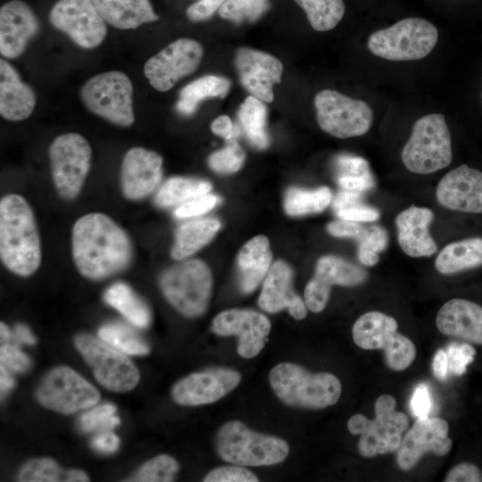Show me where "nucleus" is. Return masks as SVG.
I'll return each instance as SVG.
<instances>
[{
    "label": "nucleus",
    "mask_w": 482,
    "mask_h": 482,
    "mask_svg": "<svg viewBox=\"0 0 482 482\" xmlns=\"http://www.w3.org/2000/svg\"><path fill=\"white\" fill-rule=\"evenodd\" d=\"M71 247L78 270L94 280L120 272L132 259L128 234L112 219L100 212L78 219L72 228Z\"/></svg>",
    "instance_id": "obj_1"
},
{
    "label": "nucleus",
    "mask_w": 482,
    "mask_h": 482,
    "mask_svg": "<svg viewBox=\"0 0 482 482\" xmlns=\"http://www.w3.org/2000/svg\"><path fill=\"white\" fill-rule=\"evenodd\" d=\"M40 238L33 211L20 195L10 194L0 202V257L12 272L28 277L41 263Z\"/></svg>",
    "instance_id": "obj_2"
},
{
    "label": "nucleus",
    "mask_w": 482,
    "mask_h": 482,
    "mask_svg": "<svg viewBox=\"0 0 482 482\" xmlns=\"http://www.w3.org/2000/svg\"><path fill=\"white\" fill-rule=\"evenodd\" d=\"M275 395L286 404L304 409H324L340 398L339 379L328 372L311 373L300 365L283 362L269 374Z\"/></svg>",
    "instance_id": "obj_3"
},
{
    "label": "nucleus",
    "mask_w": 482,
    "mask_h": 482,
    "mask_svg": "<svg viewBox=\"0 0 482 482\" xmlns=\"http://www.w3.org/2000/svg\"><path fill=\"white\" fill-rule=\"evenodd\" d=\"M216 450L225 461L240 466H269L288 455L287 443L251 430L238 420L222 425L216 436Z\"/></svg>",
    "instance_id": "obj_4"
},
{
    "label": "nucleus",
    "mask_w": 482,
    "mask_h": 482,
    "mask_svg": "<svg viewBox=\"0 0 482 482\" xmlns=\"http://www.w3.org/2000/svg\"><path fill=\"white\" fill-rule=\"evenodd\" d=\"M401 158L406 169L417 174H430L446 168L453 153L445 116L432 113L417 120Z\"/></svg>",
    "instance_id": "obj_5"
},
{
    "label": "nucleus",
    "mask_w": 482,
    "mask_h": 482,
    "mask_svg": "<svg viewBox=\"0 0 482 482\" xmlns=\"http://www.w3.org/2000/svg\"><path fill=\"white\" fill-rule=\"evenodd\" d=\"M396 401L390 395H380L375 403V418L369 420L362 414H354L347 421L353 435H361L358 451L365 458L397 451L403 433L408 428L406 414L395 411Z\"/></svg>",
    "instance_id": "obj_6"
},
{
    "label": "nucleus",
    "mask_w": 482,
    "mask_h": 482,
    "mask_svg": "<svg viewBox=\"0 0 482 482\" xmlns=\"http://www.w3.org/2000/svg\"><path fill=\"white\" fill-rule=\"evenodd\" d=\"M438 39L436 27L421 18H405L392 26L373 32L368 49L389 61H415L427 56Z\"/></svg>",
    "instance_id": "obj_7"
},
{
    "label": "nucleus",
    "mask_w": 482,
    "mask_h": 482,
    "mask_svg": "<svg viewBox=\"0 0 482 482\" xmlns=\"http://www.w3.org/2000/svg\"><path fill=\"white\" fill-rule=\"evenodd\" d=\"M160 287L178 312L187 317H196L207 309L212 277L203 261L187 260L166 270L160 278Z\"/></svg>",
    "instance_id": "obj_8"
},
{
    "label": "nucleus",
    "mask_w": 482,
    "mask_h": 482,
    "mask_svg": "<svg viewBox=\"0 0 482 482\" xmlns=\"http://www.w3.org/2000/svg\"><path fill=\"white\" fill-rule=\"evenodd\" d=\"M395 319L380 312H369L360 316L352 329L353 339L364 350L381 349L387 366L395 371L407 369L414 361L413 342L397 332Z\"/></svg>",
    "instance_id": "obj_9"
},
{
    "label": "nucleus",
    "mask_w": 482,
    "mask_h": 482,
    "mask_svg": "<svg viewBox=\"0 0 482 482\" xmlns=\"http://www.w3.org/2000/svg\"><path fill=\"white\" fill-rule=\"evenodd\" d=\"M132 96L129 78L118 71L95 75L80 90L81 100L91 112L120 127L134 122Z\"/></svg>",
    "instance_id": "obj_10"
},
{
    "label": "nucleus",
    "mask_w": 482,
    "mask_h": 482,
    "mask_svg": "<svg viewBox=\"0 0 482 482\" xmlns=\"http://www.w3.org/2000/svg\"><path fill=\"white\" fill-rule=\"evenodd\" d=\"M313 102L320 128L335 137L362 136L372 126L373 111L362 100L324 89L316 94Z\"/></svg>",
    "instance_id": "obj_11"
},
{
    "label": "nucleus",
    "mask_w": 482,
    "mask_h": 482,
    "mask_svg": "<svg viewBox=\"0 0 482 482\" xmlns=\"http://www.w3.org/2000/svg\"><path fill=\"white\" fill-rule=\"evenodd\" d=\"M75 346L105 388L127 392L138 383L139 373L131 361L100 337L80 334L75 338Z\"/></svg>",
    "instance_id": "obj_12"
},
{
    "label": "nucleus",
    "mask_w": 482,
    "mask_h": 482,
    "mask_svg": "<svg viewBox=\"0 0 482 482\" xmlns=\"http://www.w3.org/2000/svg\"><path fill=\"white\" fill-rule=\"evenodd\" d=\"M91 147L78 133H65L49 146L52 177L59 195L73 199L80 193L90 169Z\"/></svg>",
    "instance_id": "obj_13"
},
{
    "label": "nucleus",
    "mask_w": 482,
    "mask_h": 482,
    "mask_svg": "<svg viewBox=\"0 0 482 482\" xmlns=\"http://www.w3.org/2000/svg\"><path fill=\"white\" fill-rule=\"evenodd\" d=\"M38 402L47 409L71 414L98 403V390L74 370L60 366L50 370L37 390Z\"/></svg>",
    "instance_id": "obj_14"
},
{
    "label": "nucleus",
    "mask_w": 482,
    "mask_h": 482,
    "mask_svg": "<svg viewBox=\"0 0 482 482\" xmlns=\"http://www.w3.org/2000/svg\"><path fill=\"white\" fill-rule=\"evenodd\" d=\"M203 54L200 43L191 38H179L146 61L145 76L156 90L168 91L179 79L197 69Z\"/></svg>",
    "instance_id": "obj_15"
},
{
    "label": "nucleus",
    "mask_w": 482,
    "mask_h": 482,
    "mask_svg": "<svg viewBox=\"0 0 482 482\" xmlns=\"http://www.w3.org/2000/svg\"><path fill=\"white\" fill-rule=\"evenodd\" d=\"M49 19L55 29L86 49L98 46L107 33L106 22L89 0H59Z\"/></svg>",
    "instance_id": "obj_16"
},
{
    "label": "nucleus",
    "mask_w": 482,
    "mask_h": 482,
    "mask_svg": "<svg viewBox=\"0 0 482 482\" xmlns=\"http://www.w3.org/2000/svg\"><path fill=\"white\" fill-rule=\"evenodd\" d=\"M368 278L366 270L335 255H325L319 259L313 278L304 289V302L312 312H320L327 305L331 287H354Z\"/></svg>",
    "instance_id": "obj_17"
},
{
    "label": "nucleus",
    "mask_w": 482,
    "mask_h": 482,
    "mask_svg": "<svg viewBox=\"0 0 482 482\" xmlns=\"http://www.w3.org/2000/svg\"><path fill=\"white\" fill-rule=\"evenodd\" d=\"M212 331L219 336H236L237 353L244 358L257 356L270 331L269 319L253 310L231 309L219 313L212 320Z\"/></svg>",
    "instance_id": "obj_18"
},
{
    "label": "nucleus",
    "mask_w": 482,
    "mask_h": 482,
    "mask_svg": "<svg viewBox=\"0 0 482 482\" xmlns=\"http://www.w3.org/2000/svg\"><path fill=\"white\" fill-rule=\"evenodd\" d=\"M449 426L442 418L418 419L397 449L396 461L402 470L412 469L426 453L447 454L453 445Z\"/></svg>",
    "instance_id": "obj_19"
},
{
    "label": "nucleus",
    "mask_w": 482,
    "mask_h": 482,
    "mask_svg": "<svg viewBox=\"0 0 482 482\" xmlns=\"http://www.w3.org/2000/svg\"><path fill=\"white\" fill-rule=\"evenodd\" d=\"M240 374L230 369L216 368L191 373L178 381L171 391L174 401L185 406L212 403L235 389Z\"/></svg>",
    "instance_id": "obj_20"
},
{
    "label": "nucleus",
    "mask_w": 482,
    "mask_h": 482,
    "mask_svg": "<svg viewBox=\"0 0 482 482\" xmlns=\"http://www.w3.org/2000/svg\"><path fill=\"white\" fill-rule=\"evenodd\" d=\"M234 63L241 85L251 96L266 103L273 101V86L281 81L283 72L278 58L250 47H239Z\"/></svg>",
    "instance_id": "obj_21"
},
{
    "label": "nucleus",
    "mask_w": 482,
    "mask_h": 482,
    "mask_svg": "<svg viewBox=\"0 0 482 482\" xmlns=\"http://www.w3.org/2000/svg\"><path fill=\"white\" fill-rule=\"evenodd\" d=\"M436 195L445 208L482 213V171L465 164L450 170L440 179Z\"/></svg>",
    "instance_id": "obj_22"
},
{
    "label": "nucleus",
    "mask_w": 482,
    "mask_h": 482,
    "mask_svg": "<svg viewBox=\"0 0 482 482\" xmlns=\"http://www.w3.org/2000/svg\"><path fill=\"white\" fill-rule=\"evenodd\" d=\"M162 175V158L159 154L143 147L130 148L121 163L122 193L128 199L140 200L154 191Z\"/></svg>",
    "instance_id": "obj_23"
},
{
    "label": "nucleus",
    "mask_w": 482,
    "mask_h": 482,
    "mask_svg": "<svg viewBox=\"0 0 482 482\" xmlns=\"http://www.w3.org/2000/svg\"><path fill=\"white\" fill-rule=\"evenodd\" d=\"M39 22L31 8L21 0H12L0 9V52L8 59L20 56L37 35Z\"/></svg>",
    "instance_id": "obj_24"
},
{
    "label": "nucleus",
    "mask_w": 482,
    "mask_h": 482,
    "mask_svg": "<svg viewBox=\"0 0 482 482\" xmlns=\"http://www.w3.org/2000/svg\"><path fill=\"white\" fill-rule=\"evenodd\" d=\"M293 272L289 266L278 261L270 268L258 299L259 306L274 313L287 309L295 320L307 316L305 302L293 289Z\"/></svg>",
    "instance_id": "obj_25"
},
{
    "label": "nucleus",
    "mask_w": 482,
    "mask_h": 482,
    "mask_svg": "<svg viewBox=\"0 0 482 482\" xmlns=\"http://www.w3.org/2000/svg\"><path fill=\"white\" fill-rule=\"evenodd\" d=\"M437 329L445 336L482 345V306L461 298L442 305L436 318Z\"/></svg>",
    "instance_id": "obj_26"
},
{
    "label": "nucleus",
    "mask_w": 482,
    "mask_h": 482,
    "mask_svg": "<svg viewBox=\"0 0 482 482\" xmlns=\"http://www.w3.org/2000/svg\"><path fill=\"white\" fill-rule=\"evenodd\" d=\"M434 220L433 212L427 207L411 206L395 218L398 244L410 257H429L437 245L429 233Z\"/></svg>",
    "instance_id": "obj_27"
},
{
    "label": "nucleus",
    "mask_w": 482,
    "mask_h": 482,
    "mask_svg": "<svg viewBox=\"0 0 482 482\" xmlns=\"http://www.w3.org/2000/svg\"><path fill=\"white\" fill-rule=\"evenodd\" d=\"M36 96L7 61L0 60V114L11 121L27 119L33 112Z\"/></svg>",
    "instance_id": "obj_28"
},
{
    "label": "nucleus",
    "mask_w": 482,
    "mask_h": 482,
    "mask_svg": "<svg viewBox=\"0 0 482 482\" xmlns=\"http://www.w3.org/2000/svg\"><path fill=\"white\" fill-rule=\"evenodd\" d=\"M103 20L120 29H133L158 20L149 0H89Z\"/></svg>",
    "instance_id": "obj_29"
},
{
    "label": "nucleus",
    "mask_w": 482,
    "mask_h": 482,
    "mask_svg": "<svg viewBox=\"0 0 482 482\" xmlns=\"http://www.w3.org/2000/svg\"><path fill=\"white\" fill-rule=\"evenodd\" d=\"M272 254L265 236L259 235L250 239L237 256L239 287L243 293L253 292L267 275Z\"/></svg>",
    "instance_id": "obj_30"
},
{
    "label": "nucleus",
    "mask_w": 482,
    "mask_h": 482,
    "mask_svg": "<svg viewBox=\"0 0 482 482\" xmlns=\"http://www.w3.org/2000/svg\"><path fill=\"white\" fill-rule=\"evenodd\" d=\"M482 265V237H470L445 245L435 261L438 272L449 275Z\"/></svg>",
    "instance_id": "obj_31"
},
{
    "label": "nucleus",
    "mask_w": 482,
    "mask_h": 482,
    "mask_svg": "<svg viewBox=\"0 0 482 482\" xmlns=\"http://www.w3.org/2000/svg\"><path fill=\"white\" fill-rule=\"evenodd\" d=\"M220 228L216 219H199L181 224L175 234L171 256L183 260L197 252L215 236Z\"/></svg>",
    "instance_id": "obj_32"
},
{
    "label": "nucleus",
    "mask_w": 482,
    "mask_h": 482,
    "mask_svg": "<svg viewBox=\"0 0 482 482\" xmlns=\"http://www.w3.org/2000/svg\"><path fill=\"white\" fill-rule=\"evenodd\" d=\"M230 85L229 79L224 77L215 75L201 77L180 90L176 109L182 115H192L202 100L226 96Z\"/></svg>",
    "instance_id": "obj_33"
},
{
    "label": "nucleus",
    "mask_w": 482,
    "mask_h": 482,
    "mask_svg": "<svg viewBox=\"0 0 482 482\" xmlns=\"http://www.w3.org/2000/svg\"><path fill=\"white\" fill-rule=\"evenodd\" d=\"M104 299L134 326L144 328L149 325L151 313L148 307L129 285L113 284L105 291Z\"/></svg>",
    "instance_id": "obj_34"
},
{
    "label": "nucleus",
    "mask_w": 482,
    "mask_h": 482,
    "mask_svg": "<svg viewBox=\"0 0 482 482\" xmlns=\"http://www.w3.org/2000/svg\"><path fill=\"white\" fill-rule=\"evenodd\" d=\"M237 118L241 129L253 146L264 149L269 145L267 108L262 101L253 96H247L238 109Z\"/></svg>",
    "instance_id": "obj_35"
},
{
    "label": "nucleus",
    "mask_w": 482,
    "mask_h": 482,
    "mask_svg": "<svg viewBox=\"0 0 482 482\" xmlns=\"http://www.w3.org/2000/svg\"><path fill=\"white\" fill-rule=\"evenodd\" d=\"M331 201L332 193L327 187L315 189L290 187L285 193L284 207L290 216H303L322 212Z\"/></svg>",
    "instance_id": "obj_36"
},
{
    "label": "nucleus",
    "mask_w": 482,
    "mask_h": 482,
    "mask_svg": "<svg viewBox=\"0 0 482 482\" xmlns=\"http://www.w3.org/2000/svg\"><path fill=\"white\" fill-rule=\"evenodd\" d=\"M211 188V183L206 180L174 177L163 183L157 192L154 201L158 206L167 208L207 194Z\"/></svg>",
    "instance_id": "obj_37"
},
{
    "label": "nucleus",
    "mask_w": 482,
    "mask_h": 482,
    "mask_svg": "<svg viewBox=\"0 0 482 482\" xmlns=\"http://www.w3.org/2000/svg\"><path fill=\"white\" fill-rule=\"evenodd\" d=\"M305 12L313 29L328 31L334 29L345 14L343 0H295Z\"/></svg>",
    "instance_id": "obj_38"
},
{
    "label": "nucleus",
    "mask_w": 482,
    "mask_h": 482,
    "mask_svg": "<svg viewBox=\"0 0 482 482\" xmlns=\"http://www.w3.org/2000/svg\"><path fill=\"white\" fill-rule=\"evenodd\" d=\"M78 470H64L52 459H34L27 462L20 470L18 480L23 482H77Z\"/></svg>",
    "instance_id": "obj_39"
},
{
    "label": "nucleus",
    "mask_w": 482,
    "mask_h": 482,
    "mask_svg": "<svg viewBox=\"0 0 482 482\" xmlns=\"http://www.w3.org/2000/svg\"><path fill=\"white\" fill-rule=\"evenodd\" d=\"M99 337L129 355H145L149 353L147 345L137 333L121 323H110L103 326L98 331Z\"/></svg>",
    "instance_id": "obj_40"
},
{
    "label": "nucleus",
    "mask_w": 482,
    "mask_h": 482,
    "mask_svg": "<svg viewBox=\"0 0 482 482\" xmlns=\"http://www.w3.org/2000/svg\"><path fill=\"white\" fill-rule=\"evenodd\" d=\"M178 471L177 461L170 455L161 454L146 461L129 481L169 482L174 480Z\"/></svg>",
    "instance_id": "obj_41"
},
{
    "label": "nucleus",
    "mask_w": 482,
    "mask_h": 482,
    "mask_svg": "<svg viewBox=\"0 0 482 482\" xmlns=\"http://www.w3.org/2000/svg\"><path fill=\"white\" fill-rule=\"evenodd\" d=\"M357 242L359 261L363 265L373 266L378 262V253L387 245L388 234L381 226L366 227Z\"/></svg>",
    "instance_id": "obj_42"
},
{
    "label": "nucleus",
    "mask_w": 482,
    "mask_h": 482,
    "mask_svg": "<svg viewBox=\"0 0 482 482\" xmlns=\"http://www.w3.org/2000/svg\"><path fill=\"white\" fill-rule=\"evenodd\" d=\"M267 8L268 0H226L219 9V14L235 23L254 21Z\"/></svg>",
    "instance_id": "obj_43"
},
{
    "label": "nucleus",
    "mask_w": 482,
    "mask_h": 482,
    "mask_svg": "<svg viewBox=\"0 0 482 482\" xmlns=\"http://www.w3.org/2000/svg\"><path fill=\"white\" fill-rule=\"evenodd\" d=\"M116 411V406L112 403L100 404L80 416V427L85 432L111 430L120 424Z\"/></svg>",
    "instance_id": "obj_44"
},
{
    "label": "nucleus",
    "mask_w": 482,
    "mask_h": 482,
    "mask_svg": "<svg viewBox=\"0 0 482 482\" xmlns=\"http://www.w3.org/2000/svg\"><path fill=\"white\" fill-rule=\"evenodd\" d=\"M245 161V152L236 140L212 153L208 160L210 168L218 173L229 174L237 171Z\"/></svg>",
    "instance_id": "obj_45"
},
{
    "label": "nucleus",
    "mask_w": 482,
    "mask_h": 482,
    "mask_svg": "<svg viewBox=\"0 0 482 482\" xmlns=\"http://www.w3.org/2000/svg\"><path fill=\"white\" fill-rule=\"evenodd\" d=\"M448 372L461 376L465 373L467 366L473 362L476 350L469 344L452 343L445 351Z\"/></svg>",
    "instance_id": "obj_46"
},
{
    "label": "nucleus",
    "mask_w": 482,
    "mask_h": 482,
    "mask_svg": "<svg viewBox=\"0 0 482 482\" xmlns=\"http://www.w3.org/2000/svg\"><path fill=\"white\" fill-rule=\"evenodd\" d=\"M218 203H220V197L207 193L179 204L175 209L174 215L179 219L199 216L211 211Z\"/></svg>",
    "instance_id": "obj_47"
},
{
    "label": "nucleus",
    "mask_w": 482,
    "mask_h": 482,
    "mask_svg": "<svg viewBox=\"0 0 482 482\" xmlns=\"http://www.w3.org/2000/svg\"><path fill=\"white\" fill-rule=\"evenodd\" d=\"M204 482H258L257 476L242 466H224L211 470Z\"/></svg>",
    "instance_id": "obj_48"
},
{
    "label": "nucleus",
    "mask_w": 482,
    "mask_h": 482,
    "mask_svg": "<svg viewBox=\"0 0 482 482\" xmlns=\"http://www.w3.org/2000/svg\"><path fill=\"white\" fill-rule=\"evenodd\" d=\"M1 365L7 370L24 372L31 366L29 358L19 349L17 345L5 343L0 348Z\"/></svg>",
    "instance_id": "obj_49"
},
{
    "label": "nucleus",
    "mask_w": 482,
    "mask_h": 482,
    "mask_svg": "<svg viewBox=\"0 0 482 482\" xmlns=\"http://www.w3.org/2000/svg\"><path fill=\"white\" fill-rule=\"evenodd\" d=\"M336 214L341 220L356 222H371L379 218V212L377 209L362 204L338 210Z\"/></svg>",
    "instance_id": "obj_50"
},
{
    "label": "nucleus",
    "mask_w": 482,
    "mask_h": 482,
    "mask_svg": "<svg viewBox=\"0 0 482 482\" xmlns=\"http://www.w3.org/2000/svg\"><path fill=\"white\" fill-rule=\"evenodd\" d=\"M445 482H482V472L473 463L462 462L449 470Z\"/></svg>",
    "instance_id": "obj_51"
},
{
    "label": "nucleus",
    "mask_w": 482,
    "mask_h": 482,
    "mask_svg": "<svg viewBox=\"0 0 482 482\" xmlns=\"http://www.w3.org/2000/svg\"><path fill=\"white\" fill-rule=\"evenodd\" d=\"M338 176L370 177L367 162L359 157L342 155L337 160Z\"/></svg>",
    "instance_id": "obj_52"
},
{
    "label": "nucleus",
    "mask_w": 482,
    "mask_h": 482,
    "mask_svg": "<svg viewBox=\"0 0 482 482\" xmlns=\"http://www.w3.org/2000/svg\"><path fill=\"white\" fill-rule=\"evenodd\" d=\"M366 227L360 222L341 220L328 224V232L337 237H350L358 239L364 232Z\"/></svg>",
    "instance_id": "obj_53"
},
{
    "label": "nucleus",
    "mask_w": 482,
    "mask_h": 482,
    "mask_svg": "<svg viewBox=\"0 0 482 482\" xmlns=\"http://www.w3.org/2000/svg\"><path fill=\"white\" fill-rule=\"evenodd\" d=\"M226 0H198L187 10V15L192 21L209 19L218 11Z\"/></svg>",
    "instance_id": "obj_54"
},
{
    "label": "nucleus",
    "mask_w": 482,
    "mask_h": 482,
    "mask_svg": "<svg viewBox=\"0 0 482 482\" xmlns=\"http://www.w3.org/2000/svg\"><path fill=\"white\" fill-rule=\"evenodd\" d=\"M431 396L426 385H419L412 395L411 407L412 413L418 419H425L431 410Z\"/></svg>",
    "instance_id": "obj_55"
},
{
    "label": "nucleus",
    "mask_w": 482,
    "mask_h": 482,
    "mask_svg": "<svg viewBox=\"0 0 482 482\" xmlns=\"http://www.w3.org/2000/svg\"><path fill=\"white\" fill-rule=\"evenodd\" d=\"M212 131L227 142L236 140L237 136L239 134V128L234 126L230 118L227 115H221L217 117L211 125Z\"/></svg>",
    "instance_id": "obj_56"
},
{
    "label": "nucleus",
    "mask_w": 482,
    "mask_h": 482,
    "mask_svg": "<svg viewBox=\"0 0 482 482\" xmlns=\"http://www.w3.org/2000/svg\"><path fill=\"white\" fill-rule=\"evenodd\" d=\"M119 445V437L110 430L99 432L91 441V446L104 453H114Z\"/></svg>",
    "instance_id": "obj_57"
},
{
    "label": "nucleus",
    "mask_w": 482,
    "mask_h": 482,
    "mask_svg": "<svg viewBox=\"0 0 482 482\" xmlns=\"http://www.w3.org/2000/svg\"><path fill=\"white\" fill-rule=\"evenodd\" d=\"M338 185L345 190L362 192L374 186L371 177L365 176H338Z\"/></svg>",
    "instance_id": "obj_58"
},
{
    "label": "nucleus",
    "mask_w": 482,
    "mask_h": 482,
    "mask_svg": "<svg viewBox=\"0 0 482 482\" xmlns=\"http://www.w3.org/2000/svg\"><path fill=\"white\" fill-rule=\"evenodd\" d=\"M361 192L343 189L334 198L333 208L337 212L338 210L361 204Z\"/></svg>",
    "instance_id": "obj_59"
},
{
    "label": "nucleus",
    "mask_w": 482,
    "mask_h": 482,
    "mask_svg": "<svg viewBox=\"0 0 482 482\" xmlns=\"http://www.w3.org/2000/svg\"><path fill=\"white\" fill-rule=\"evenodd\" d=\"M433 373L439 380H445L448 374V364L446 353L443 349H439L433 359Z\"/></svg>",
    "instance_id": "obj_60"
},
{
    "label": "nucleus",
    "mask_w": 482,
    "mask_h": 482,
    "mask_svg": "<svg viewBox=\"0 0 482 482\" xmlns=\"http://www.w3.org/2000/svg\"><path fill=\"white\" fill-rule=\"evenodd\" d=\"M11 340L16 342V344L24 343L28 345H34L36 342L35 337L24 324H17L15 326L13 332H12Z\"/></svg>",
    "instance_id": "obj_61"
},
{
    "label": "nucleus",
    "mask_w": 482,
    "mask_h": 482,
    "mask_svg": "<svg viewBox=\"0 0 482 482\" xmlns=\"http://www.w3.org/2000/svg\"><path fill=\"white\" fill-rule=\"evenodd\" d=\"M14 385L13 378L11 376V373L7 369L1 365L0 367V388L1 393L8 392Z\"/></svg>",
    "instance_id": "obj_62"
},
{
    "label": "nucleus",
    "mask_w": 482,
    "mask_h": 482,
    "mask_svg": "<svg viewBox=\"0 0 482 482\" xmlns=\"http://www.w3.org/2000/svg\"><path fill=\"white\" fill-rule=\"evenodd\" d=\"M0 335H1V340L5 343L10 341L12 337V331L4 322H1L0 324Z\"/></svg>",
    "instance_id": "obj_63"
}]
</instances>
